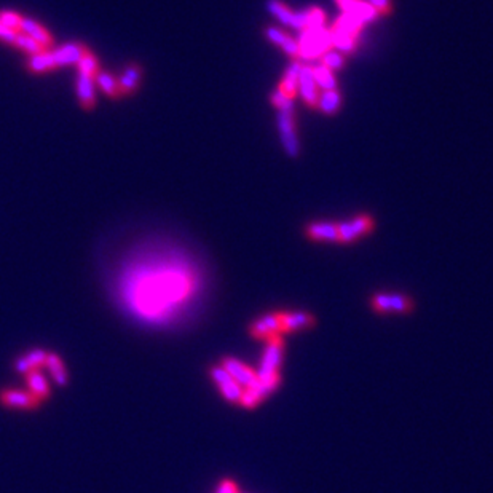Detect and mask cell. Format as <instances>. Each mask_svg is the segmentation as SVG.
<instances>
[{"label": "cell", "mask_w": 493, "mask_h": 493, "mask_svg": "<svg viewBox=\"0 0 493 493\" xmlns=\"http://www.w3.org/2000/svg\"><path fill=\"white\" fill-rule=\"evenodd\" d=\"M304 63L302 61H292L291 66L287 67V71L285 72V77H283L281 83L278 86V90L285 95L287 100L294 101V97L299 93V80H300V72Z\"/></svg>", "instance_id": "obj_15"}, {"label": "cell", "mask_w": 493, "mask_h": 493, "mask_svg": "<svg viewBox=\"0 0 493 493\" xmlns=\"http://www.w3.org/2000/svg\"><path fill=\"white\" fill-rule=\"evenodd\" d=\"M47 357H48V351H45V350H42V348L29 350L28 353H24L23 356L18 357L16 362H15V367H16L18 372L26 375L30 371H35V369L45 367Z\"/></svg>", "instance_id": "obj_16"}, {"label": "cell", "mask_w": 493, "mask_h": 493, "mask_svg": "<svg viewBox=\"0 0 493 493\" xmlns=\"http://www.w3.org/2000/svg\"><path fill=\"white\" fill-rule=\"evenodd\" d=\"M375 222L369 214H360L347 222L338 224V243H355L374 230Z\"/></svg>", "instance_id": "obj_4"}, {"label": "cell", "mask_w": 493, "mask_h": 493, "mask_svg": "<svg viewBox=\"0 0 493 493\" xmlns=\"http://www.w3.org/2000/svg\"><path fill=\"white\" fill-rule=\"evenodd\" d=\"M196 289L192 270L176 259H147L123 275L120 295L134 316L152 324L174 319Z\"/></svg>", "instance_id": "obj_1"}, {"label": "cell", "mask_w": 493, "mask_h": 493, "mask_svg": "<svg viewBox=\"0 0 493 493\" xmlns=\"http://www.w3.org/2000/svg\"><path fill=\"white\" fill-rule=\"evenodd\" d=\"M342 106V96L338 90H328L319 95L318 109L326 115H334Z\"/></svg>", "instance_id": "obj_24"}, {"label": "cell", "mask_w": 493, "mask_h": 493, "mask_svg": "<svg viewBox=\"0 0 493 493\" xmlns=\"http://www.w3.org/2000/svg\"><path fill=\"white\" fill-rule=\"evenodd\" d=\"M270 101H272L273 106H275L276 109H278V110L283 109V107L289 106V104H292V101H291V100H287V97H286L285 95H283L280 90H276L275 93H273L272 96H270Z\"/></svg>", "instance_id": "obj_35"}, {"label": "cell", "mask_w": 493, "mask_h": 493, "mask_svg": "<svg viewBox=\"0 0 493 493\" xmlns=\"http://www.w3.org/2000/svg\"><path fill=\"white\" fill-rule=\"evenodd\" d=\"M26 384L28 390L34 394V396L39 400H45L50 396V381H48L47 375L42 372V369H35V371H30L26 375Z\"/></svg>", "instance_id": "obj_19"}, {"label": "cell", "mask_w": 493, "mask_h": 493, "mask_svg": "<svg viewBox=\"0 0 493 493\" xmlns=\"http://www.w3.org/2000/svg\"><path fill=\"white\" fill-rule=\"evenodd\" d=\"M88 52L83 45H80V43H66V45L57 48V50L52 52L54 63L57 66H71V64H77L80 58L83 57V54Z\"/></svg>", "instance_id": "obj_18"}, {"label": "cell", "mask_w": 493, "mask_h": 493, "mask_svg": "<svg viewBox=\"0 0 493 493\" xmlns=\"http://www.w3.org/2000/svg\"><path fill=\"white\" fill-rule=\"evenodd\" d=\"M369 4H371L372 7H374V10L377 11L379 16L390 15L391 10H393L390 0H369Z\"/></svg>", "instance_id": "obj_33"}, {"label": "cell", "mask_w": 493, "mask_h": 493, "mask_svg": "<svg viewBox=\"0 0 493 493\" xmlns=\"http://www.w3.org/2000/svg\"><path fill=\"white\" fill-rule=\"evenodd\" d=\"M77 96L80 104L85 109H91L96 102V90H95V80L93 77L80 76L77 78Z\"/></svg>", "instance_id": "obj_21"}, {"label": "cell", "mask_w": 493, "mask_h": 493, "mask_svg": "<svg viewBox=\"0 0 493 493\" xmlns=\"http://www.w3.org/2000/svg\"><path fill=\"white\" fill-rule=\"evenodd\" d=\"M281 313V328L283 335L294 334V332L307 331L315 328L316 319L308 311H280Z\"/></svg>", "instance_id": "obj_10"}, {"label": "cell", "mask_w": 493, "mask_h": 493, "mask_svg": "<svg viewBox=\"0 0 493 493\" xmlns=\"http://www.w3.org/2000/svg\"><path fill=\"white\" fill-rule=\"evenodd\" d=\"M299 91L302 97H304L305 104L310 109H318V101H319V88L315 82V77H313V67L304 64L300 72V80H299Z\"/></svg>", "instance_id": "obj_12"}, {"label": "cell", "mask_w": 493, "mask_h": 493, "mask_svg": "<svg viewBox=\"0 0 493 493\" xmlns=\"http://www.w3.org/2000/svg\"><path fill=\"white\" fill-rule=\"evenodd\" d=\"M278 112H280L278 123H280V134L283 139V145H285L287 155L297 157L300 152V144L297 139V133H295V117H294L292 104L280 109Z\"/></svg>", "instance_id": "obj_7"}, {"label": "cell", "mask_w": 493, "mask_h": 493, "mask_svg": "<svg viewBox=\"0 0 493 493\" xmlns=\"http://www.w3.org/2000/svg\"><path fill=\"white\" fill-rule=\"evenodd\" d=\"M345 63H347L345 54L342 52L335 50V48H331V50L326 52L321 57V66L328 67V69L332 72L340 71L342 67H345Z\"/></svg>", "instance_id": "obj_28"}, {"label": "cell", "mask_w": 493, "mask_h": 493, "mask_svg": "<svg viewBox=\"0 0 493 493\" xmlns=\"http://www.w3.org/2000/svg\"><path fill=\"white\" fill-rule=\"evenodd\" d=\"M0 404L8 409L16 410H34L42 404V400L37 399L28 388H5L0 391Z\"/></svg>", "instance_id": "obj_9"}, {"label": "cell", "mask_w": 493, "mask_h": 493, "mask_svg": "<svg viewBox=\"0 0 493 493\" xmlns=\"http://www.w3.org/2000/svg\"><path fill=\"white\" fill-rule=\"evenodd\" d=\"M305 237L318 243H338V224L335 222H313L307 225Z\"/></svg>", "instance_id": "obj_13"}, {"label": "cell", "mask_w": 493, "mask_h": 493, "mask_svg": "<svg viewBox=\"0 0 493 493\" xmlns=\"http://www.w3.org/2000/svg\"><path fill=\"white\" fill-rule=\"evenodd\" d=\"M78 67V73L80 76H86V77H93L100 71V67H97V59L91 54L90 52H86L80 61L77 63Z\"/></svg>", "instance_id": "obj_29"}, {"label": "cell", "mask_w": 493, "mask_h": 493, "mask_svg": "<svg viewBox=\"0 0 493 493\" xmlns=\"http://www.w3.org/2000/svg\"><path fill=\"white\" fill-rule=\"evenodd\" d=\"M141 78H143V69H141V66L129 64L126 69L123 71L120 78L117 80V82H119L120 93L129 95L133 93V91H136L139 88Z\"/></svg>", "instance_id": "obj_20"}, {"label": "cell", "mask_w": 493, "mask_h": 493, "mask_svg": "<svg viewBox=\"0 0 493 493\" xmlns=\"http://www.w3.org/2000/svg\"><path fill=\"white\" fill-rule=\"evenodd\" d=\"M265 37L272 43H275L276 47H280L289 58H292V61H302L299 42L292 39L289 34H286L285 30L275 26H267L265 28Z\"/></svg>", "instance_id": "obj_11"}, {"label": "cell", "mask_w": 493, "mask_h": 493, "mask_svg": "<svg viewBox=\"0 0 493 493\" xmlns=\"http://www.w3.org/2000/svg\"><path fill=\"white\" fill-rule=\"evenodd\" d=\"M20 32L21 34H26L28 37H30V39H34L39 45H42L45 50H48V48L52 47V35L48 34V30L42 26V24H39L37 21L34 20H30V18H26V16H23L21 18V24H20Z\"/></svg>", "instance_id": "obj_17"}, {"label": "cell", "mask_w": 493, "mask_h": 493, "mask_svg": "<svg viewBox=\"0 0 493 493\" xmlns=\"http://www.w3.org/2000/svg\"><path fill=\"white\" fill-rule=\"evenodd\" d=\"M209 377H211L213 384L218 386L219 393L222 394L227 403L230 404H239L243 398V388L239 386L235 380L230 377V374L225 371L220 364L213 366L209 369Z\"/></svg>", "instance_id": "obj_6"}, {"label": "cell", "mask_w": 493, "mask_h": 493, "mask_svg": "<svg viewBox=\"0 0 493 493\" xmlns=\"http://www.w3.org/2000/svg\"><path fill=\"white\" fill-rule=\"evenodd\" d=\"M265 350L259 366V388L267 394H272L281 384V364L285 357V338L276 337L273 340L265 342Z\"/></svg>", "instance_id": "obj_2"}, {"label": "cell", "mask_w": 493, "mask_h": 493, "mask_svg": "<svg viewBox=\"0 0 493 493\" xmlns=\"http://www.w3.org/2000/svg\"><path fill=\"white\" fill-rule=\"evenodd\" d=\"M13 47L20 48V50L29 53L30 57H32V54H37V53H40V52L45 50V48H43L42 45H39V43H37L34 39H30V37H28L26 34H21V32H18V37H16L15 43H13Z\"/></svg>", "instance_id": "obj_30"}, {"label": "cell", "mask_w": 493, "mask_h": 493, "mask_svg": "<svg viewBox=\"0 0 493 493\" xmlns=\"http://www.w3.org/2000/svg\"><path fill=\"white\" fill-rule=\"evenodd\" d=\"M371 307L377 315H409L415 304L405 294L379 292L371 297Z\"/></svg>", "instance_id": "obj_3"}, {"label": "cell", "mask_w": 493, "mask_h": 493, "mask_svg": "<svg viewBox=\"0 0 493 493\" xmlns=\"http://www.w3.org/2000/svg\"><path fill=\"white\" fill-rule=\"evenodd\" d=\"M219 364L230 374V377L237 381V384L243 388V390H249L259 385V374L251 366L244 364L243 361L237 360V357L227 356L222 360Z\"/></svg>", "instance_id": "obj_8"}, {"label": "cell", "mask_w": 493, "mask_h": 493, "mask_svg": "<svg viewBox=\"0 0 493 493\" xmlns=\"http://www.w3.org/2000/svg\"><path fill=\"white\" fill-rule=\"evenodd\" d=\"M21 18L23 16L18 15L16 11H8V10L0 11V24H2V26H5V28L20 30Z\"/></svg>", "instance_id": "obj_31"}, {"label": "cell", "mask_w": 493, "mask_h": 493, "mask_svg": "<svg viewBox=\"0 0 493 493\" xmlns=\"http://www.w3.org/2000/svg\"><path fill=\"white\" fill-rule=\"evenodd\" d=\"M95 80H96V83L100 85V88L106 93L107 96H112V97H119L121 93H120V88H119V82L110 76L109 72H104V71H97V73L95 76Z\"/></svg>", "instance_id": "obj_27"}, {"label": "cell", "mask_w": 493, "mask_h": 493, "mask_svg": "<svg viewBox=\"0 0 493 493\" xmlns=\"http://www.w3.org/2000/svg\"><path fill=\"white\" fill-rule=\"evenodd\" d=\"M214 493H242V490H239V487L235 480L224 479V480H220L218 487H215Z\"/></svg>", "instance_id": "obj_32"}, {"label": "cell", "mask_w": 493, "mask_h": 493, "mask_svg": "<svg viewBox=\"0 0 493 493\" xmlns=\"http://www.w3.org/2000/svg\"><path fill=\"white\" fill-rule=\"evenodd\" d=\"M249 334L252 338L261 342L273 340L276 337H283L281 328V313L270 311L265 315L259 316L256 321H252L249 326Z\"/></svg>", "instance_id": "obj_5"}, {"label": "cell", "mask_w": 493, "mask_h": 493, "mask_svg": "<svg viewBox=\"0 0 493 493\" xmlns=\"http://www.w3.org/2000/svg\"><path fill=\"white\" fill-rule=\"evenodd\" d=\"M18 32H20V30L5 28V26H2V24H0V40L8 43V45H13L16 37H18Z\"/></svg>", "instance_id": "obj_34"}, {"label": "cell", "mask_w": 493, "mask_h": 493, "mask_svg": "<svg viewBox=\"0 0 493 493\" xmlns=\"http://www.w3.org/2000/svg\"><path fill=\"white\" fill-rule=\"evenodd\" d=\"M313 77H315V82L319 90L323 91L337 90V78L334 76V72L329 71L328 67L324 66L313 67Z\"/></svg>", "instance_id": "obj_26"}, {"label": "cell", "mask_w": 493, "mask_h": 493, "mask_svg": "<svg viewBox=\"0 0 493 493\" xmlns=\"http://www.w3.org/2000/svg\"><path fill=\"white\" fill-rule=\"evenodd\" d=\"M267 8L281 24H286V26H292L294 24L295 11H292L285 2H281V0H268Z\"/></svg>", "instance_id": "obj_25"}, {"label": "cell", "mask_w": 493, "mask_h": 493, "mask_svg": "<svg viewBox=\"0 0 493 493\" xmlns=\"http://www.w3.org/2000/svg\"><path fill=\"white\" fill-rule=\"evenodd\" d=\"M57 63H54L53 53L48 50H43L37 54H32L28 61V69L32 73H47L53 69H57Z\"/></svg>", "instance_id": "obj_23"}, {"label": "cell", "mask_w": 493, "mask_h": 493, "mask_svg": "<svg viewBox=\"0 0 493 493\" xmlns=\"http://www.w3.org/2000/svg\"><path fill=\"white\" fill-rule=\"evenodd\" d=\"M45 369L48 371V374L52 375L54 384L59 385V386H64L67 384V380H69V375H67V369H66L64 361L61 360V356L57 353L48 351Z\"/></svg>", "instance_id": "obj_22"}, {"label": "cell", "mask_w": 493, "mask_h": 493, "mask_svg": "<svg viewBox=\"0 0 493 493\" xmlns=\"http://www.w3.org/2000/svg\"><path fill=\"white\" fill-rule=\"evenodd\" d=\"M335 2L343 13L355 16L362 23H371L379 16L372 5L364 0H335Z\"/></svg>", "instance_id": "obj_14"}]
</instances>
